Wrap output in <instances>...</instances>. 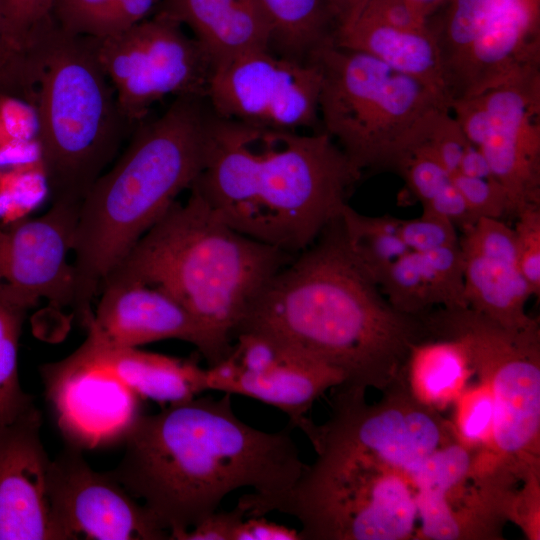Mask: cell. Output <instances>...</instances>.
<instances>
[{
  "instance_id": "cell-31",
  "label": "cell",
  "mask_w": 540,
  "mask_h": 540,
  "mask_svg": "<svg viewBox=\"0 0 540 540\" xmlns=\"http://www.w3.org/2000/svg\"><path fill=\"white\" fill-rule=\"evenodd\" d=\"M419 254L435 306L447 309L467 308L464 262L459 242Z\"/></svg>"
},
{
  "instance_id": "cell-5",
  "label": "cell",
  "mask_w": 540,
  "mask_h": 540,
  "mask_svg": "<svg viewBox=\"0 0 540 540\" xmlns=\"http://www.w3.org/2000/svg\"><path fill=\"white\" fill-rule=\"evenodd\" d=\"M293 256L237 231L191 188L187 201L174 202L101 286L160 289L189 313L221 361L252 304Z\"/></svg>"
},
{
  "instance_id": "cell-8",
  "label": "cell",
  "mask_w": 540,
  "mask_h": 540,
  "mask_svg": "<svg viewBox=\"0 0 540 540\" xmlns=\"http://www.w3.org/2000/svg\"><path fill=\"white\" fill-rule=\"evenodd\" d=\"M425 321L432 335H455L479 379L491 387L495 423L490 447L477 452V478L509 491L540 488V330L507 329L470 308H440Z\"/></svg>"
},
{
  "instance_id": "cell-19",
  "label": "cell",
  "mask_w": 540,
  "mask_h": 540,
  "mask_svg": "<svg viewBox=\"0 0 540 540\" xmlns=\"http://www.w3.org/2000/svg\"><path fill=\"white\" fill-rule=\"evenodd\" d=\"M154 13L189 27L213 69L242 54L271 49L270 23L258 0H162Z\"/></svg>"
},
{
  "instance_id": "cell-33",
  "label": "cell",
  "mask_w": 540,
  "mask_h": 540,
  "mask_svg": "<svg viewBox=\"0 0 540 540\" xmlns=\"http://www.w3.org/2000/svg\"><path fill=\"white\" fill-rule=\"evenodd\" d=\"M513 228L519 269L533 296L540 295V204L528 205L516 215Z\"/></svg>"
},
{
  "instance_id": "cell-28",
  "label": "cell",
  "mask_w": 540,
  "mask_h": 540,
  "mask_svg": "<svg viewBox=\"0 0 540 540\" xmlns=\"http://www.w3.org/2000/svg\"><path fill=\"white\" fill-rule=\"evenodd\" d=\"M451 421L456 439L468 449L484 452L493 439L495 403L489 384L478 382L467 385L454 402Z\"/></svg>"
},
{
  "instance_id": "cell-23",
  "label": "cell",
  "mask_w": 540,
  "mask_h": 540,
  "mask_svg": "<svg viewBox=\"0 0 540 540\" xmlns=\"http://www.w3.org/2000/svg\"><path fill=\"white\" fill-rule=\"evenodd\" d=\"M270 23L271 48L279 55L308 60L334 43L338 30L330 0H258Z\"/></svg>"
},
{
  "instance_id": "cell-18",
  "label": "cell",
  "mask_w": 540,
  "mask_h": 540,
  "mask_svg": "<svg viewBox=\"0 0 540 540\" xmlns=\"http://www.w3.org/2000/svg\"><path fill=\"white\" fill-rule=\"evenodd\" d=\"M86 324L88 335L109 345L139 347L167 339L194 345L208 367L220 362L213 344L172 297L158 288L135 282H108Z\"/></svg>"
},
{
  "instance_id": "cell-32",
  "label": "cell",
  "mask_w": 540,
  "mask_h": 540,
  "mask_svg": "<svg viewBox=\"0 0 540 540\" xmlns=\"http://www.w3.org/2000/svg\"><path fill=\"white\" fill-rule=\"evenodd\" d=\"M397 172L422 206L452 183V175L425 143L405 158Z\"/></svg>"
},
{
  "instance_id": "cell-35",
  "label": "cell",
  "mask_w": 540,
  "mask_h": 540,
  "mask_svg": "<svg viewBox=\"0 0 540 540\" xmlns=\"http://www.w3.org/2000/svg\"><path fill=\"white\" fill-rule=\"evenodd\" d=\"M54 0H0V19L19 42L32 46L38 34L52 21Z\"/></svg>"
},
{
  "instance_id": "cell-26",
  "label": "cell",
  "mask_w": 540,
  "mask_h": 540,
  "mask_svg": "<svg viewBox=\"0 0 540 540\" xmlns=\"http://www.w3.org/2000/svg\"><path fill=\"white\" fill-rule=\"evenodd\" d=\"M27 306L0 288V427L33 406L20 384L18 346Z\"/></svg>"
},
{
  "instance_id": "cell-39",
  "label": "cell",
  "mask_w": 540,
  "mask_h": 540,
  "mask_svg": "<svg viewBox=\"0 0 540 540\" xmlns=\"http://www.w3.org/2000/svg\"><path fill=\"white\" fill-rule=\"evenodd\" d=\"M246 518L238 504L229 511H215L188 531L178 534L175 540H233L237 527Z\"/></svg>"
},
{
  "instance_id": "cell-13",
  "label": "cell",
  "mask_w": 540,
  "mask_h": 540,
  "mask_svg": "<svg viewBox=\"0 0 540 540\" xmlns=\"http://www.w3.org/2000/svg\"><path fill=\"white\" fill-rule=\"evenodd\" d=\"M80 204L52 201L32 219L0 227V287L32 308L46 299L57 308L71 307L75 275L73 252Z\"/></svg>"
},
{
  "instance_id": "cell-22",
  "label": "cell",
  "mask_w": 540,
  "mask_h": 540,
  "mask_svg": "<svg viewBox=\"0 0 540 540\" xmlns=\"http://www.w3.org/2000/svg\"><path fill=\"white\" fill-rule=\"evenodd\" d=\"M465 341L436 335L416 343L405 366V382L421 404L440 412L458 399L474 375Z\"/></svg>"
},
{
  "instance_id": "cell-4",
  "label": "cell",
  "mask_w": 540,
  "mask_h": 540,
  "mask_svg": "<svg viewBox=\"0 0 540 540\" xmlns=\"http://www.w3.org/2000/svg\"><path fill=\"white\" fill-rule=\"evenodd\" d=\"M208 116L205 98L176 97L160 117L136 127L124 152L84 196L72 252V310L83 325L106 276L196 182Z\"/></svg>"
},
{
  "instance_id": "cell-17",
  "label": "cell",
  "mask_w": 540,
  "mask_h": 540,
  "mask_svg": "<svg viewBox=\"0 0 540 540\" xmlns=\"http://www.w3.org/2000/svg\"><path fill=\"white\" fill-rule=\"evenodd\" d=\"M461 231L468 308L510 330L537 324L525 311L533 295L518 266L513 228L503 220L479 218Z\"/></svg>"
},
{
  "instance_id": "cell-27",
  "label": "cell",
  "mask_w": 540,
  "mask_h": 540,
  "mask_svg": "<svg viewBox=\"0 0 540 540\" xmlns=\"http://www.w3.org/2000/svg\"><path fill=\"white\" fill-rule=\"evenodd\" d=\"M378 286L397 311L421 317L435 306L421 255L414 251L397 259L385 272Z\"/></svg>"
},
{
  "instance_id": "cell-40",
  "label": "cell",
  "mask_w": 540,
  "mask_h": 540,
  "mask_svg": "<svg viewBox=\"0 0 540 540\" xmlns=\"http://www.w3.org/2000/svg\"><path fill=\"white\" fill-rule=\"evenodd\" d=\"M360 16L407 30L428 27L427 21L416 14L405 0H370Z\"/></svg>"
},
{
  "instance_id": "cell-34",
  "label": "cell",
  "mask_w": 540,
  "mask_h": 540,
  "mask_svg": "<svg viewBox=\"0 0 540 540\" xmlns=\"http://www.w3.org/2000/svg\"><path fill=\"white\" fill-rule=\"evenodd\" d=\"M453 183L476 219L503 220L512 217L506 191L495 178H477L456 173Z\"/></svg>"
},
{
  "instance_id": "cell-43",
  "label": "cell",
  "mask_w": 540,
  "mask_h": 540,
  "mask_svg": "<svg viewBox=\"0 0 540 540\" xmlns=\"http://www.w3.org/2000/svg\"><path fill=\"white\" fill-rule=\"evenodd\" d=\"M335 14L338 31L355 23L370 0H330ZM336 32V33H337Z\"/></svg>"
},
{
  "instance_id": "cell-6",
  "label": "cell",
  "mask_w": 540,
  "mask_h": 540,
  "mask_svg": "<svg viewBox=\"0 0 540 540\" xmlns=\"http://www.w3.org/2000/svg\"><path fill=\"white\" fill-rule=\"evenodd\" d=\"M35 43L34 107L49 192L52 201L81 204L131 125L88 37L64 33L52 21Z\"/></svg>"
},
{
  "instance_id": "cell-10",
  "label": "cell",
  "mask_w": 540,
  "mask_h": 540,
  "mask_svg": "<svg viewBox=\"0 0 540 540\" xmlns=\"http://www.w3.org/2000/svg\"><path fill=\"white\" fill-rule=\"evenodd\" d=\"M321 82L316 62L261 49L216 66L206 102L224 119L277 130L317 131Z\"/></svg>"
},
{
  "instance_id": "cell-30",
  "label": "cell",
  "mask_w": 540,
  "mask_h": 540,
  "mask_svg": "<svg viewBox=\"0 0 540 540\" xmlns=\"http://www.w3.org/2000/svg\"><path fill=\"white\" fill-rule=\"evenodd\" d=\"M49 192L43 163L0 169V198L4 203L5 225L26 218Z\"/></svg>"
},
{
  "instance_id": "cell-45",
  "label": "cell",
  "mask_w": 540,
  "mask_h": 540,
  "mask_svg": "<svg viewBox=\"0 0 540 540\" xmlns=\"http://www.w3.org/2000/svg\"><path fill=\"white\" fill-rule=\"evenodd\" d=\"M3 214H4V203H3L2 199L0 198V218L1 219L3 217Z\"/></svg>"
},
{
  "instance_id": "cell-14",
  "label": "cell",
  "mask_w": 540,
  "mask_h": 540,
  "mask_svg": "<svg viewBox=\"0 0 540 540\" xmlns=\"http://www.w3.org/2000/svg\"><path fill=\"white\" fill-rule=\"evenodd\" d=\"M479 96L486 123L474 146L506 191L515 218L522 208L540 204V72Z\"/></svg>"
},
{
  "instance_id": "cell-16",
  "label": "cell",
  "mask_w": 540,
  "mask_h": 540,
  "mask_svg": "<svg viewBox=\"0 0 540 540\" xmlns=\"http://www.w3.org/2000/svg\"><path fill=\"white\" fill-rule=\"evenodd\" d=\"M33 405L0 427V540H59L47 492L50 459Z\"/></svg>"
},
{
  "instance_id": "cell-1",
  "label": "cell",
  "mask_w": 540,
  "mask_h": 540,
  "mask_svg": "<svg viewBox=\"0 0 540 540\" xmlns=\"http://www.w3.org/2000/svg\"><path fill=\"white\" fill-rule=\"evenodd\" d=\"M293 430L248 425L234 413L229 393L193 397L141 414L110 472L175 540L232 491L251 488L255 497H270L289 489L305 465Z\"/></svg>"
},
{
  "instance_id": "cell-12",
  "label": "cell",
  "mask_w": 540,
  "mask_h": 540,
  "mask_svg": "<svg viewBox=\"0 0 540 540\" xmlns=\"http://www.w3.org/2000/svg\"><path fill=\"white\" fill-rule=\"evenodd\" d=\"M47 492L59 540H169L152 512L76 446L50 460Z\"/></svg>"
},
{
  "instance_id": "cell-44",
  "label": "cell",
  "mask_w": 540,
  "mask_h": 540,
  "mask_svg": "<svg viewBox=\"0 0 540 540\" xmlns=\"http://www.w3.org/2000/svg\"><path fill=\"white\" fill-rule=\"evenodd\" d=\"M413 11L426 21L434 15L447 0H405Z\"/></svg>"
},
{
  "instance_id": "cell-24",
  "label": "cell",
  "mask_w": 540,
  "mask_h": 540,
  "mask_svg": "<svg viewBox=\"0 0 540 540\" xmlns=\"http://www.w3.org/2000/svg\"><path fill=\"white\" fill-rule=\"evenodd\" d=\"M401 219L367 216L346 204L336 226L349 255L378 285L387 269L410 250L400 237Z\"/></svg>"
},
{
  "instance_id": "cell-29",
  "label": "cell",
  "mask_w": 540,
  "mask_h": 540,
  "mask_svg": "<svg viewBox=\"0 0 540 540\" xmlns=\"http://www.w3.org/2000/svg\"><path fill=\"white\" fill-rule=\"evenodd\" d=\"M39 59L35 43L27 46L16 40L0 19V95L35 104Z\"/></svg>"
},
{
  "instance_id": "cell-42",
  "label": "cell",
  "mask_w": 540,
  "mask_h": 540,
  "mask_svg": "<svg viewBox=\"0 0 540 540\" xmlns=\"http://www.w3.org/2000/svg\"><path fill=\"white\" fill-rule=\"evenodd\" d=\"M457 173L477 178H494L486 158L471 143L468 144L463 154Z\"/></svg>"
},
{
  "instance_id": "cell-25",
  "label": "cell",
  "mask_w": 540,
  "mask_h": 540,
  "mask_svg": "<svg viewBox=\"0 0 540 540\" xmlns=\"http://www.w3.org/2000/svg\"><path fill=\"white\" fill-rule=\"evenodd\" d=\"M161 1L54 0L51 17L69 35L106 38L150 17Z\"/></svg>"
},
{
  "instance_id": "cell-38",
  "label": "cell",
  "mask_w": 540,
  "mask_h": 540,
  "mask_svg": "<svg viewBox=\"0 0 540 540\" xmlns=\"http://www.w3.org/2000/svg\"><path fill=\"white\" fill-rule=\"evenodd\" d=\"M38 139V117L31 103L0 95V147L18 141Z\"/></svg>"
},
{
  "instance_id": "cell-21",
  "label": "cell",
  "mask_w": 540,
  "mask_h": 540,
  "mask_svg": "<svg viewBox=\"0 0 540 540\" xmlns=\"http://www.w3.org/2000/svg\"><path fill=\"white\" fill-rule=\"evenodd\" d=\"M334 44L369 54L426 83L449 101L440 54L428 27L407 30L360 16L353 25L336 33Z\"/></svg>"
},
{
  "instance_id": "cell-11",
  "label": "cell",
  "mask_w": 540,
  "mask_h": 540,
  "mask_svg": "<svg viewBox=\"0 0 540 540\" xmlns=\"http://www.w3.org/2000/svg\"><path fill=\"white\" fill-rule=\"evenodd\" d=\"M345 382L334 367L282 341L258 332L235 335L230 351L206 368L208 390L239 394L272 405L300 429L307 412L328 389Z\"/></svg>"
},
{
  "instance_id": "cell-7",
  "label": "cell",
  "mask_w": 540,
  "mask_h": 540,
  "mask_svg": "<svg viewBox=\"0 0 540 540\" xmlns=\"http://www.w3.org/2000/svg\"><path fill=\"white\" fill-rule=\"evenodd\" d=\"M321 69L320 121L351 162L398 171L423 144L447 98L364 52L326 45L309 58Z\"/></svg>"
},
{
  "instance_id": "cell-20",
  "label": "cell",
  "mask_w": 540,
  "mask_h": 540,
  "mask_svg": "<svg viewBox=\"0 0 540 540\" xmlns=\"http://www.w3.org/2000/svg\"><path fill=\"white\" fill-rule=\"evenodd\" d=\"M75 352L110 371L140 398L164 406L207 391L206 369L191 360L113 346L90 335Z\"/></svg>"
},
{
  "instance_id": "cell-15",
  "label": "cell",
  "mask_w": 540,
  "mask_h": 540,
  "mask_svg": "<svg viewBox=\"0 0 540 540\" xmlns=\"http://www.w3.org/2000/svg\"><path fill=\"white\" fill-rule=\"evenodd\" d=\"M41 374L70 445L95 448L124 440L141 415L138 395L110 371L75 351L44 365Z\"/></svg>"
},
{
  "instance_id": "cell-2",
  "label": "cell",
  "mask_w": 540,
  "mask_h": 540,
  "mask_svg": "<svg viewBox=\"0 0 540 540\" xmlns=\"http://www.w3.org/2000/svg\"><path fill=\"white\" fill-rule=\"evenodd\" d=\"M245 331L325 362L344 385L382 392L405 377L411 348L430 337L423 316L394 309L355 263L336 220L273 276L236 334Z\"/></svg>"
},
{
  "instance_id": "cell-3",
  "label": "cell",
  "mask_w": 540,
  "mask_h": 540,
  "mask_svg": "<svg viewBox=\"0 0 540 540\" xmlns=\"http://www.w3.org/2000/svg\"><path fill=\"white\" fill-rule=\"evenodd\" d=\"M361 173L323 130L251 126L210 110L191 188L237 231L296 255L338 218Z\"/></svg>"
},
{
  "instance_id": "cell-9",
  "label": "cell",
  "mask_w": 540,
  "mask_h": 540,
  "mask_svg": "<svg viewBox=\"0 0 540 540\" xmlns=\"http://www.w3.org/2000/svg\"><path fill=\"white\" fill-rule=\"evenodd\" d=\"M89 40L131 126L166 96L206 99L212 62L177 22L154 13L117 35Z\"/></svg>"
},
{
  "instance_id": "cell-36",
  "label": "cell",
  "mask_w": 540,
  "mask_h": 540,
  "mask_svg": "<svg viewBox=\"0 0 540 540\" xmlns=\"http://www.w3.org/2000/svg\"><path fill=\"white\" fill-rule=\"evenodd\" d=\"M400 237L410 251L425 253L459 242L457 228L443 216L423 211L420 217L402 220Z\"/></svg>"
},
{
  "instance_id": "cell-37",
  "label": "cell",
  "mask_w": 540,
  "mask_h": 540,
  "mask_svg": "<svg viewBox=\"0 0 540 540\" xmlns=\"http://www.w3.org/2000/svg\"><path fill=\"white\" fill-rule=\"evenodd\" d=\"M453 176L457 173L463 154L470 143L450 110L436 117L430 134L424 142Z\"/></svg>"
},
{
  "instance_id": "cell-41",
  "label": "cell",
  "mask_w": 540,
  "mask_h": 540,
  "mask_svg": "<svg viewBox=\"0 0 540 540\" xmlns=\"http://www.w3.org/2000/svg\"><path fill=\"white\" fill-rule=\"evenodd\" d=\"M233 540H300V536L295 529L260 516L245 518L235 530Z\"/></svg>"
}]
</instances>
